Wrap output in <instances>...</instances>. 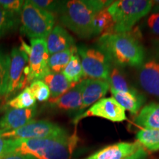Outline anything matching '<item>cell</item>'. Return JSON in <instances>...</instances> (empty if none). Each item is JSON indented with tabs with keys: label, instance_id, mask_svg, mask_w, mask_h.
Wrapping results in <instances>:
<instances>
[{
	"label": "cell",
	"instance_id": "cell-25",
	"mask_svg": "<svg viewBox=\"0 0 159 159\" xmlns=\"http://www.w3.org/2000/svg\"><path fill=\"white\" fill-rule=\"evenodd\" d=\"M36 99L32 94L29 87H27L16 96L10 99L7 105L12 109H28L35 106Z\"/></svg>",
	"mask_w": 159,
	"mask_h": 159
},
{
	"label": "cell",
	"instance_id": "cell-31",
	"mask_svg": "<svg viewBox=\"0 0 159 159\" xmlns=\"http://www.w3.org/2000/svg\"><path fill=\"white\" fill-rule=\"evenodd\" d=\"M148 26L152 33L159 35V12H155L148 17Z\"/></svg>",
	"mask_w": 159,
	"mask_h": 159
},
{
	"label": "cell",
	"instance_id": "cell-14",
	"mask_svg": "<svg viewBox=\"0 0 159 159\" xmlns=\"http://www.w3.org/2000/svg\"><path fill=\"white\" fill-rule=\"evenodd\" d=\"M109 89L110 85L108 81L95 79L85 80V85L82 94V104L76 116L80 115L84 109L102 99Z\"/></svg>",
	"mask_w": 159,
	"mask_h": 159
},
{
	"label": "cell",
	"instance_id": "cell-23",
	"mask_svg": "<svg viewBox=\"0 0 159 159\" xmlns=\"http://www.w3.org/2000/svg\"><path fill=\"white\" fill-rule=\"evenodd\" d=\"M137 142L149 151L159 150L158 129L142 128L136 134Z\"/></svg>",
	"mask_w": 159,
	"mask_h": 159
},
{
	"label": "cell",
	"instance_id": "cell-17",
	"mask_svg": "<svg viewBox=\"0 0 159 159\" xmlns=\"http://www.w3.org/2000/svg\"><path fill=\"white\" fill-rule=\"evenodd\" d=\"M43 81L49 87L51 99H56L62 96L75 85L69 82L62 73L49 72Z\"/></svg>",
	"mask_w": 159,
	"mask_h": 159
},
{
	"label": "cell",
	"instance_id": "cell-3",
	"mask_svg": "<svg viewBox=\"0 0 159 159\" xmlns=\"http://www.w3.org/2000/svg\"><path fill=\"white\" fill-rule=\"evenodd\" d=\"M97 47L107 55L111 63L116 65L139 66L144 62L143 46L130 32L101 35Z\"/></svg>",
	"mask_w": 159,
	"mask_h": 159
},
{
	"label": "cell",
	"instance_id": "cell-32",
	"mask_svg": "<svg viewBox=\"0 0 159 159\" xmlns=\"http://www.w3.org/2000/svg\"><path fill=\"white\" fill-rule=\"evenodd\" d=\"M12 140L0 138V158L10 153Z\"/></svg>",
	"mask_w": 159,
	"mask_h": 159
},
{
	"label": "cell",
	"instance_id": "cell-13",
	"mask_svg": "<svg viewBox=\"0 0 159 159\" xmlns=\"http://www.w3.org/2000/svg\"><path fill=\"white\" fill-rule=\"evenodd\" d=\"M85 85V80L77 83L73 88L56 99H50L48 105L53 110L74 111L78 110L82 104V94Z\"/></svg>",
	"mask_w": 159,
	"mask_h": 159
},
{
	"label": "cell",
	"instance_id": "cell-9",
	"mask_svg": "<svg viewBox=\"0 0 159 159\" xmlns=\"http://www.w3.org/2000/svg\"><path fill=\"white\" fill-rule=\"evenodd\" d=\"M91 116L100 117L114 122H122L128 119L124 108L114 97L99 99L84 113L75 116L73 122L77 125L81 119Z\"/></svg>",
	"mask_w": 159,
	"mask_h": 159
},
{
	"label": "cell",
	"instance_id": "cell-8",
	"mask_svg": "<svg viewBox=\"0 0 159 159\" xmlns=\"http://www.w3.org/2000/svg\"><path fill=\"white\" fill-rule=\"evenodd\" d=\"M65 129L48 120L31 121L28 124L16 130L0 135V138L18 140V139H46L66 134Z\"/></svg>",
	"mask_w": 159,
	"mask_h": 159
},
{
	"label": "cell",
	"instance_id": "cell-24",
	"mask_svg": "<svg viewBox=\"0 0 159 159\" xmlns=\"http://www.w3.org/2000/svg\"><path fill=\"white\" fill-rule=\"evenodd\" d=\"M61 73L69 82L75 85L82 81L81 80L85 77V75L78 55L75 54L71 57L70 61Z\"/></svg>",
	"mask_w": 159,
	"mask_h": 159
},
{
	"label": "cell",
	"instance_id": "cell-36",
	"mask_svg": "<svg viewBox=\"0 0 159 159\" xmlns=\"http://www.w3.org/2000/svg\"><path fill=\"white\" fill-rule=\"evenodd\" d=\"M0 109H1V108H0Z\"/></svg>",
	"mask_w": 159,
	"mask_h": 159
},
{
	"label": "cell",
	"instance_id": "cell-7",
	"mask_svg": "<svg viewBox=\"0 0 159 159\" xmlns=\"http://www.w3.org/2000/svg\"><path fill=\"white\" fill-rule=\"evenodd\" d=\"M9 80L5 96L8 98L31 83L29 58L27 53L19 47H13L11 53Z\"/></svg>",
	"mask_w": 159,
	"mask_h": 159
},
{
	"label": "cell",
	"instance_id": "cell-26",
	"mask_svg": "<svg viewBox=\"0 0 159 159\" xmlns=\"http://www.w3.org/2000/svg\"><path fill=\"white\" fill-rule=\"evenodd\" d=\"M19 24L18 15L0 7V38L14 30Z\"/></svg>",
	"mask_w": 159,
	"mask_h": 159
},
{
	"label": "cell",
	"instance_id": "cell-28",
	"mask_svg": "<svg viewBox=\"0 0 159 159\" xmlns=\"http://www.w3.org/2000/svg\"><path fill=\"white\" fill-rule=\"evenodd\" d=\"M32 94L39 102H47L50 97V91L43 80H34L30 85Z\"/></svg>",
	"mask_w": 159,
	"mask_h": 159
},
{
	"label": "cell",
	"instance_id": "cell-16",
	"mask_svg": "<svg viewBox=\"0 0 159 159\" xmlns=\"http://www.w3.org/2000/svg\"><path fill=\"white\" fill-rule=\"evenodd\" d=\"M46 41L49 55L76 47L72 36L60 25L54 27Z\"/></svg>",
	"mask_w": 159,
	"mask_h": 159
},
{
	"label": "cell",
	"instance_id": "cell-21",
	"mask_svg": "<svg viewBox=\"0 0 159 159\" xmlns=\"http://www.w3.org/2000/svg\"><path fill=\"white\" fill-rule=\"evenodd\" d=\"M108 82L110 85V89H114L118 92L134 95L139 94L136 89L129 84L122 73L116 66H111Z\"/></svg>",
	"mask_w": 159,
	"mask_h": 159
},
{
	"label": "cell",
	"instance_id": "cell-18",
	"mask_svg": "<svg viewBox=\"0 0 159 159\" xmlns=\"http://www.w3.org/2000/svg\"><path fill=\"white\" fill-rule=\"evenodd\" d=\"M135 123L144 128L159 130L158 103H150L145 105L137 114L135 119Z\"/></svg>",
	"mask_w": 159,
	"mask_h": 159
},
{
	"label": "cell",
	"instance_id": "cell-20",
	"mask_svg": "<svg viewBox=\"0 0 159 159\" xmlns=\"http://www.w3.org/2000/svg\"><path fill=\"white\" fill-rule=\"evenodd\" d=\"M114 22L106 8L97 13L93 21V35H103L114 33Z\"/></svg>",
	"mask_w": 159,
	"mask_h": 159
},
{
	"label": "cell",
	"instance_id": "cell-6",
	"mask_svg": "<svg viewBox=\"0 0 159 159\" xmlns=\"http://www.w3.org/2000/svg\"><path fill=\"white\" fill-rule=\"evenodd\" d=\"M85 77L108 81L111 63L107 55L97 48L85 46L77 47Z\"/></svg>",
	"mask_w": 159,
	"mask_h": 159
},
{
	"label": "cell",
	"instance_id": "cell-5",
	"mask_svg": "<svg viewBox=\"0 0 159 159\" xmlns=\"http://www.w3.org/2000/svg\"><path fill=\"white\" fill-rule=\"evenodd\" d=\"M20 33L32 39H46L54 28L55 18L53 13L25 1L20 14Z\"/></svg>",
	"mask_w": 159,
	"mask_h": 159
},
{
	"label": "cell",
	"instance_id": "cell-11",
	"mask_svg": "<svg viewBox=\"0 0 159 159\" xmlns=\"http://www.w3.org/2000/svg\"><path fill=\"white\" fill-rule=\"evenodd\" d=\"M148 153L139 142H119L101 149L85 159H139Z\"/></svg>",
	"mask_w": 159,
	"mask_h": 159
},
{
	"label": "cell",
	"instance_id": "cell-4",
	"mask_svg": "<svg viewBox=\"0 0 159 159\" xmlns=\"http://www.w3.org/2000/svg\"><path fill=\"white\" fill-rule=\"evenodd\" d=\"M153 1L121 0L113 2L107 7L114 20V33H129L142 18L150 13Z\"/></svg>",
	"mask_w": 159,
	"mask_h": 159
},
{
	"label": "cell",
	"instance_id": "cell-30",
	"mask_svg": "<svg viewBox=\"0 0 159 159\" xmlns=\"http://www.w3.org/2000/svg\"><path fill=\"white\" fill-rule=\"evenodd\" d=\"M31 2L39 8L53 13L58 12L61 2L52 1V0H30Z\"/></svg>",
	"mask_w": 159,
	"mask_h": 159
},
{
	"label": "cell",
	"instance_id": "cell-19",
	"mask_svg": "<svg viewBox=\"0 0 159 159\" xmlns=\"http://www.w3.org/2000/svg\"><path fill=\"white\" fill-rule=\"evenodd\" d=\"M110 91L117 102L122 105L125 111H128L133 115L138 114L145 102V97L141 94L136 95L129 94L118 92L112 89H110Z\"/></svg>",
	"mask_w": 159,
	"mask_h": 159
},
{
	"label": "cell",
	"instance_id": "cell-10",
	"mask_svg": "<svg viewBox=\"0 0 159 159\" xmlns=\"http://www.w3.org/2000/svg\"><path fill=\"white\" fill-rule=\"evenodd\" d=\"M29 58L30 77L31 83L43 80L50 72L48 66L49 55L46 39H32L30 47L27 52Z\"/></svg>",
	"mask_w": 159,
	"mask_h": 159
},
{
	"label": "cell",
	"instance_id": "cell-22",
	"mask_svg": "<svg viewBox=\"0 0 159 159\" xmlns=\"http://www.w3.org/2000/svg\"><path fill=\"white\" fill-rule=\"evenodd\" d=\"M75 52H77V47L49 55L48 66L50 72H62Z\"/></svg>",
	"mask_w": 159,
	"mask_h": 159
},
{
	"label": "cell",
	"instance_id": "cell-2",
	"mask_svg": "<svg viewBox=\"0 0 159 159\" xmlns=\"http://www.w3.org/2000/svg\"><path fill=\"white\" fill-rule=\"evenodd\" d=\"M111 1L71 0L61 2L58 11L61 22L81 39L93 37L95 16L108 7Z\"/></svg>",
	"mask_w": 159,
	"mask_h": 159
},
{
	"label": "cell",
	"instance_id": "cell-1",
	"mask_svg": "<svg viewBox=\"0 0 159 159\" xmlns=\"http://www.w3.org/2000/svg\"><path fill=\"white\" fill-rule=\"evenodd\" d=\"M79 137L76 130L46 139L12 140L9 154H21L34 159H71Z\"/></svg>",
	"mask_w": 159,
	"mask_h": 159
},
{
	"label": "cell",
	"instance_id": "cell-35",
	"mask_svg": "<svg viewBox=\"0 0 159 159\" xmlns=\"http://www.w3.org/2000/svg\"><path fill=\"white\" fill-rule=\"evenodd\" d=\"M139 159H146V158H139Z\"/></svg>",
	"mask_w": 159,
	"mask_h": 159
},
{
	"label": "cell",
	"instance_id": "cell-15",
	"mask_svg": "<svg viewBox=\"0 0 159 159\" xmlns=\"http://www.w3.org/2000/svg\"><path fill=\"white\" fill-rule=\"evenodd\" d=\"M139 82L146 92L159 98V63L150 61L142 65L139 72Z\"/></svg>",
	"mask_w": 159,
	"mask_h": 159
},
{
	"label": "cell",
	"instance_id": "cell-34",
	"mask_svg": "<svg viewBox=\"0 0 159 159\" xmlns=\"http://www.w3.org/2000/svg\"><path fill=\"white\" fill-rule=\"evenodd\" d=\"M153 5H156L157 7H155L156 11L157 9H158V11H157L156 12H159V1H153Z\"/></svg>",
	"mask_w": 159,
	"mask_h": 159
},
{
	"label": "cell",
	"instance_id": "cell-12",
	"mask_svg": "<svg viewBox=\"0 0 159 159\" xmlns=\"http://www.w3.org/2000/svg\"><path fill=\"white\" fill-rule=\"evenodd\" d=\"M36 114V108L28 109H9L0 118V135L15 130L25 126Z\"/></svg>",
	"mask_w": 159,
	"mask_h": 159
},
{
	"label": "cell",
	"instance_id": "cell-29",
	"mask_svg": "<svg viewBox=\"0 0 159 159\" xmlns=\"http://www.w3.org/2000/svg\"><path fill=\"white\" fill-rule=\"evenodd\" d=\"M25 2L22 0H0V7L19 15L21 14Z\"/></svg>",
	"mask_w": 159,
	"mask_h": 159
},
{
	"label": "cell",
	"instance_id": "cell-27",
	"mask_svg": "<svg viewBox=\"0 0 159 159\" xmlns=\"http://www.w3.org/2000/svg\"><path fill=\"white\" fill-rule=\"evenodd\" d=\"M11 57L0 51V97L5 96L9 80Z\"/></svg>",
	"mask_w": 159,
	"mask_h": 159
},
{
	"label": "cell",
	"instance_id": "cell-33",
	"mask_svg": "<svg viewBox=\"0 0 159 159\" xmlns=\"http://www.w3.org/2000/svg\"><path fill=\"white\" fill-rule=\"evenodd\" d=\"M0 159H34L30 156H24L21 154H9L7 156L2 157Z\"/></svg>",
	"mask_w": 159,
	"mask_h": 159
}]
</instances>
